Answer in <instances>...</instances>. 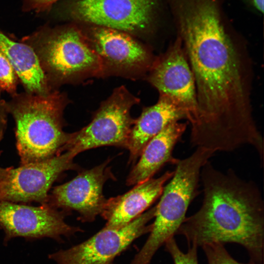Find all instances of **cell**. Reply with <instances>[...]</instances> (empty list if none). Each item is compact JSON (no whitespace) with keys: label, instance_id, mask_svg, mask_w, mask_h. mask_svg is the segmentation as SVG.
<instances>
[{"label":"cell","instance_id":"14","mask_svg":"<svg viewBox=\"0 0 264 264\" xmlns=\"http://www.w3.org/2000/svg\"><path fill=\"white\" fill-rule=\"evenodd\" d=\"M174 171H167L160 176L137 184L123 195L107 199L101 216L106 227L117 228L126 225L144 213L159 197L165 183Z\"/></svg>","mask_w":264,"mask_h":264},{"label":"cell","instance_id":"2","mask_svg":"<svg viewBox=\"0 0 264 264\" xmlns=\"http://www.w3.org/2000/svg\"><path fill=\"white\" fill-rule=\"evenodd\" d=\"M203 199L200 209L185 218L176 234L185 237L189 245L234 242L242 245L251 261L263 264L264 204L259 188L239 177L232 169L226 173L208 161L200 176Z\"/></svg>","mask_w":264,"mask_h":264},{"label":"cell","instance_id":"3","mask_svg":"<svg viewBox=\"0 0 264 264\" xmlns=\"http://www.w3.org/2000/svg\"><path fill=\"white\" fill-rule=\"evenodd\" d=\"M6 104L15 120L22 164L43 161L64 152L70 133L63 130L66 104L63 93L56 89L44 95L17 93Z\"/></svg>","mask_w":264,"mask_h":264},{"label":"cell","instance_id":"19","mask_svg":"<svg viewBox=\"0 0 264 264\" xmlns=\"http://www.w3.org/2000/svg\"><path fill=\"white\" fill-rule=\"evenodd\" d=\"M202 247L207 258L208 264H258L251 260L247 264L237 262L230 255L221 243L213 242Z\"/></svg>","mask_w":264,"mask_h":264},{"label":"cell","instance_id":"15","mask_svg":"<svg viewBox=\"0 0 264 264\" xmlns=\"http://www.w3.org/2000/svg\"><path fill=\"white\" fill-rule=\"evenodd\" d=\"M187 126L185 123L173 122L153 137L143 148L138 162L128 175L127 184L135 185L152 178L167 163L175 165L178 159L173 156V150Z\"/></svg>","mask_w":264,"mask_h":264},{"label":"cell","instance_id":"8","mask_svg":"<svg viewBox=\"0 0 264 264\" xmlns=\"http://www.w3.org/2000/svg\"><path fill=\"white\" fill-rule=\"evenodd\" d=\"M156 206L128 224L117 228L105 227L88 240L49 256L56 264H104L112 261L137 238L150 232L149 221Z\"/></svg>","mask_w":264,"mask_h":264},{"label":"cell","instance_id":"5","mask_svg":"<svg viewBox=\"0 0 264 264\" xmlns=\"http://www.w3.org/2000/svg\"><path fill=\"white\" fill-rule=\"evenodd\" d=\"M214 153L197 147L188 157L178 159L174 175L164 187L156 205L155 220L150 235L131 264H149L158 248L176 234L197 194L201 169Z\"/></svg>","mask_w":264,"mask_h":264},{"label":"cell","instance_id":"10","mask_svg":"<svg viewBox=\"0 0 264 264\" xmlns=\"http://www.w3.org/2000/svg\"><path fill=\"white\" fill-rule=\"evenodd\" d=\"M148 81L160 95L171 99L184 111L191 125L197 113L194 76L178 36L166 51L154 60Z\"/></svg>","mask_w":264,"mask_h":264},{"label":"cell","instance_id":"4","mask_svg":"<svg viewBox=\"0 0 264 264\" xmlns=\"http://www.w3.org/2000/svg\"><path fill=\"white\" fill-rule=\"evenodd\" d=\"M21 42L32 48L53 89L80 77L105 73L100 58L75 23L42 26Z\"/></svg>","mask_w":264,"mask_h":264},{"label":"cell","instance_id":"20","mask_svg":"<svg viewBox=\"0 0 264 264\" xmlns=\"http://www.w3.org/2000/svg\"><path fill=\"white\" fill-rule=\"evenodd\" d=\"M165 244L175 264H198L196 245H189L187 252L184 253L179 248L174 237L168 240Z\"/></svg>","mask_w":264,"mask_h":264},{"label":"cell","instance_id":"24","mask_svg":"<svg viewBox=\"0 0 264 264\" xmlns=\"http://www.w3.org/2000/svg\"><path fill=\"white\" fill-rule=\"evenodd\" d=\"M104 264H113V263H112V261H110V262H108V263H106Z\"/></svg>","mask_w":264,"mask_h":264},{"label":"cell","instance_id":"13","mask_svg":"<svg viewBox=\"0 0 264 264\" xmlns=\"http://www.w3.org/2000/svg\"><path fill=\"white\" fill-rule=\"evenodd\" d=\"M109 161L80 172L71 180L55 187L49 198V205L76 211L84 222L92 221L102 213L107 199L103 189L113 178Z\"/></svg>","mask_w":264,"mask_h":264},{"label":"cell","instance_id":"21","mask_svg":"<svg viewBox=\"0 0 264 264\" xmlns=\"http://www.w3.org/2000/svg\"><path fill=\"white\" fill-rule=\"evenodd\" d=\"M62 0H22V10L24 12L48 13L56 3Z\"/></svg>","mask_w":264,"mask_h":264},{"label":"cell","instance_id":"1","mask_svg":"<svg viewBox=\"0 0 264 264\" xmlns=\"http://www.w3.org/2000/svg\"><path fill=\"white\" fill-rule=\"evenodd\" d=\"M216 0H171L196 87L194 147L230 152L260 146L252 105V69L245 45L223 24Z\"/></svg>","mask_w":264,"mask_h":264},{"label":"cell","instance_id":"17","mask_svg":"<svg viewBox=\"0 0 264 264\" xmlns=\"http://www.w3.org/2000/svg\"><path fill=\"white\" fill-rule=\"evenodd\" d=\"M0 50L11 64L25 92L44 95L55 89L49 85L30 46L13 40L0 30Z\"/></svg>","mask_w":264,"mask_h":264},{"label":"cell","instance_id":"23","mask_svg":"<svg viewBox=\"0 0 264 264\" xmlns=\"http://www.w3.org/2000/svg\"><path fill=\"white\" fill-rule=\"evenodd\" d=\"M252 6L257 10L263 13L264 11V0H248Z\"/></svg>","mask_w":264,"mask_h":264},{"label":"cell","instance_id":"22","mask_svg":"<svg viewBox=\"0 0 264 264\" xmlns=\"http://www.w3.org/2000/svg\"><path fill=\"white\" fill-rule=\"evenodd\" d=\"M1 91L0 89V140L2 137L6 128L7 114L8 113L6 107V102L2 98Z\"/></svg>","mask_w":264,"mask_h":264},{"label":"cell","instance_id":"12","mask_svg":"<svg viewBox=\"0 0 264 264\" xmlns=\"http://www.w3.org/2000/svg\"><path fill=\"white\" fill-rule=\"evenodd\" d=\"M78 25L100 58L105 72L130 73L150 69L154 61L151 53L132 35L107 27Z\"/></svg>","mask_w":264,"mask_h":264},{"label":"cell","instance_id":"11","mask_svg":"<svg viewBox=\"0 0 264 264\" xmlns=\"http://www.w3.org/2000/svg\"><path fill=\"white\" fill-rule=\"evenodd\" d=\"M0 227L5 242L15 237L61 241L81 231L68 224L64 214L49 204L33 206L5 200H0Z\"/></svg>","mask_w":264,"mask_h":264},{"label":"cell","instance_id":"7","mask_svg":"<svg viewBox=\"0 0 264 264\" xmlns=\"http://www.w3.org/2000/svg\"><path fill=\"white\" fill-rule=\"evenodd\" d=\"M139 99L124 86L114 89L101 103L91 121L80 131L70 133L64 151L76 155L94 148L114 146L127 148L134 122L132 107Z\"/></svg>","mask_w":264,"mask_h":264},{"label":"cell","instance_id":"18","mask_svg":"<svg viewBox=\"0 0 264 264\" xmlns=\"http://www.w3.org/2000/svg\"><path fill=\"white\" fill-rule=\"evenodd\" d=\"M18 80L12 66L0 50V89L11 96L16 94Z\"/></svg>","mask_w":264,"mask_h":264},{"label":"cell","instance_id":"6","mask_svg":"<svg viewBox=\"0 0 264 264\" xmlns=\"http://www.w3.org/2000/svg\"><path fill=\"white\" fill-rule=\"evenodd\" d=\"M158 0H62L49 14L56 20L107 27L132 36L151 32Z\"/></svg>","mask_w":264,"mask_h":264},{"label":"cell","instance_id":"9","mask_svg":"<svg viewBox=\"0 0 264 264\" xmlns=\"http://www.w3.org/2000/svg\"><path fill=\"white\" fill-rule=\"evenodd\" d=\"M76 155L66 151L47 159L6 168L0 189V200L12 202H48V191L64 172L76 169Z\"/></svg>","mask_w":264,"mask_h":264},{"label":"cell","instance_id":"16","mask_svg":"<svg viewBox=\"0 0 264 264\" xmlns=\"http://www.w3.org/2000/svg\"><path fill=\"white\" fill-rule=\"evenodd\" d=\"M186 119L184 111L171 99L160 95L154 105L145 108L134 120L127 149L130 161L135 162L147 143L172 122Z\"/></svg>","mask_w":264,"mask_h":264}]
</instances>
